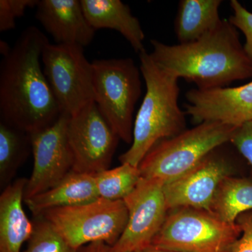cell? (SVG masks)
<instances>
[{
    "mask_svg": "<svg viewBox=\"0 0 252 252\" xmlns=\"http://www.w3.org/2000/svg\"><path fill=\"white\" fill-rule=\"evenodd\" d=\"M48 42L39 28H28L0 64L1 122L29 134L51 126L62 114L41 66Z\"/></svg>",
    "mask_w": 252,
    "mask_h": 252,
    "instance_id": "cell-1",
    "label": "cell"
},
{
    "mask_svg": "<svg viewBox=\"0 0 252 252\" xmlns=\"http://www.w3.org/2000/svg\"><path fill=\"white\" fill-rule=\"evenodd\" d=\"M154 63L177 79L193 83L199 90L226 87L252 77V61L247 56L238 29L222 19L213 30L188 44L168 45L151 40Z\"/></svg>",
    "mask_w": 252,
    "mask_h": 252,
    "instance_id": "cell-2",
    "label": "cell"
},
{
    "mask_svg": "<svg viewBox=\"0 0 252 252\" xmlns=\"http://www.w3.org/2000/svg\"><path fill=\"white\" fill-rule=\"evenodd\" d=\"M139 56L147 91L134 122L131 147L119 157L122 163L135 167L158 142L187 130L186 112L179 106V79L158 67L146 50Z\"/></svg>",
    "mask_w": 252,
    "mask_h": 252,
    "instance_id": "cell-3",
    "label": "cell"
},
{
    "mask_svg": "<svg viewBox=\"0 0 252 252\" xmlns=\"http://www.w3.org/2000/svg\"><path fill=\"white\" fill-rule=\"evenodd\" d=\"M234 127L217 122H205L152 147L140 165L143 178L157 179L164 185L187 173L210 152L229 142Z\"/></svg>",
    "mask_w": 252,
    "mask_h": 252,
    "instance_id": "cell-4",
    "label": "cell"
},
{
    "mask_svg": "<svg viewBox=\"0 0 252 252\" xmlns=\"http://www.w3.org/2000/svg\"><path fill=\"white\" fill-rule=\"evenodd\" d=\"M94 102L119 139L130 144L133 114L142 94L140 69L130 58L92 63Z\"/></svg>",
    "mask_w": 252,
    "mask_h": 252,
    "instance_id": "cell-5",
    "label": "cell"
},
{
    "mask_svg": "<svg viewBox=\"0 0 252 252\" xmlns=\"http://www.w3.org/2000/svg\"><path fill=\"white\" fill-rule=\"evenodd\" d=\"M242 234L206 210L180 207L169 210L152 245L178 252H230Z\"/></svg>",
    "mask_w": 252,
    "mask_h": 252,
    "instance_id": "cell-6",
    "label": "cell"
},
{
    "mask_svg": "<svg viewBox=\"0 0 252 252\" xmlns=\"http://www.w3.org/2000/svg\"><path fill=\"white\" fill-rule=\"evenodd\" d=\"M40 216L77 250L97 242L114 246L125 230L128 212L124 200L99 198L82 205L52 209Z\"/></svg>",
    "mask_w": 252,
    "mask_h": 252,
    "instance_id": "cell-7",
    "label": "cell"
},
{
    "mask_svg": "<svg viewBox=\"0 0 252 252\" xmlns=\"http://www.w3.org/2000/svg\"><path fill=\"white\" fill-rule=\"evenodd\" d=\"M41 62L62 114L72 117L94 102L92 63L86 59L84 47L49 41Z\"/></svg>",
    "mask_w": 252,
    "mask_h": 252,
    "instance_id": "cell-8",
    "label": "cell"
},
{
    "mask_svg": "<svg viewBox=\"0 0 252 252\" xmlns=\"http://www.w3.org/2000/svg\"><path fill=\"white\" fill-rule=\"evenodd\" d=\"M67 138L72 170L94 175L108 170L119 140L94 102L69 117Z\"/></svg>",
    "mask_w": 252,
    "mask_h": 252,
    "instance_id": "cell-9",
    "label": "cell"
},
{
    "mask_svg": "<svg viewBox=\"0 0 252 252\" xmlns=\"http://www.w3.org/2000/svg\"><path fill=\"white\" fill-rule=\"evenodd\" d=\"M69 117L61 114L51 126L30 134L34 167L28 180L24 200L52 188L73 170L74 158L67 138Z\"/></svg>",
    "mask_w": 252,
    "mask_h": 252,
    "instance_id": "cell-10",
    "label": "cell"
},
{
    "mask_svg": "<svg viewBox=\"0 0 252 252\" xmlns=\"http://www.w3.org/2000/svg\"><path fill=\"white\" fill-rule=\"evenodd\" d=\"M164 184L157 179L142 177L124 201L128 212L125 230L112 246L116 252H135L152 245L168 212Z\"/></svg>",
    "mask_w": 252,
    "mask_h": 252,
    "instance_id": "cell-11",
    "label": "cell"
},
{
    "mask_svg": "<svg viewBox=\"0 0 252 252\" xmlns=\"http://www.w3.org/2000/svg\"><path fill=\"white\" fill-rule=\"evenodd\" d=\"M222 146L214 149L187 173L164 185L168 211L190 207L210 212L220 184L233 171L230 159L221 151Z\"/></svg>",
    "mask_w": 252,
    "mask_h": 252,
    "instance_id": "cell-12",
    "label": "cell"
},
{
    "mask_svg": "<svg viewBox=\"0 0 252 252\" xmlns=\"http://www.w3.org/2000/svg\"><path fill=\"white\" fill-rule=\"evenodd\" d=\"M186 99V114L195 124L217 122L239 127L252 122V81L238 87L193 89Z\"/></svg>",
    "mask_w": 252,
    "mask_h": 252,
    "instance_id": "cell-13",
    "label": "cell"
},
{
    "mask_svg": "<svg viewBox=\"0 0 252 252\" xmlns=\"http://www.w3.org/2000/svg\"><path fill=\"white\" fill-rule=\"evenodd\" d=\"M36 8V19L56 44L84 47L92 42L95 31L88 22L81 1L39 0Z\"/></svg>",
    "mask_w": 252,
    "mask_h": 252,
    "instance_id": "cell-14",
    "label": "cell"
},
{
    "mask_svg": "<svg viewBox=\"0 0 252 252\" xmlns=\"http://www.w3.org/2000/svg\"><path fill=\"white\" fill-rule=\"evenodd\" d=\"M27 183V179H18L7 186L0 196V252H20L32 234L34 223L23 207Z\"/></svg>",
    "mask_w": 252,
    "mask_h": 252,
    "instance_id": "cell-15",
    "label": "cell"
},
{
    "mask_svg": "<svg viewBox=\"0 0 252 252\" xmlns=\"http://www.w3.org/2000/svg\"><path fill=\"white\" fill-rule=\"evenodd\" d=\"M86 19L94 31L112 29L119 32L140 54L145 51V34L130 7L120 0H81Z\"/></svg>",
    "mask_w": 252,
    "mask_h": 252,
    "instance_id": "cell-16",
    "label": "cell"
},
{
    "mask_svg": "<svg viewBox=\"0 0 252 252\" xmlns=\"http://www.w3.org/2000/svg\"><path fill=\"white\" fill-rule=\"evenodd\" d=\"M98 198L94 175L72 170L52 188L24 201L36 217L52 209L82 205Z\"/></svg>",
    "mask_w": 252,
    "mask_h": 252,
    "instance_id": "cell-17",
    "label": "cell"
},
{
    "mask_svg": "<svg viewBox=\"0 0 252 252\" xmlns=\"http://www.w3.org/2000/svg\"><path fill=\"white\" fill-rule=\"evenodd\" d=\"M221 0H180L175 19L179 44L200 39L220 24L219 9Z\"/></svg>",
    "mask_w": 252,
    "mask_h": 252,
    "instance_id": "cell-18",
    "label": "cell"
},
{
    "mask_svg": "<svg viewBox=\"0 0 252 252\" xmlns=\"http://www.w3.org/2000/svg\"><path fill=\"white\" fill-rule=\"evenodd\" d=\"M252 210V181L225 177L217 190L210 213L227 223H235L240 215Z\"/></svg>",
    "mask_w": 252,
    "mask_h": 252,
    "instance_id": "cell-19",
    "label": "cell"
},
{
    "mask_svg": "<svg viewBox=\"0 0 252 252\" xmlns=\"http://www.w3.org/2000/svg\"><path fill=\"white\" fill-rule=\"evenodd\" d=\"M32 150L31 135L0 122V182H9Z\"/></svg>",
    "mask_w": 252,
    "mask_h": 252,
    "instance_id": "cell-20",
    "label": "cell"
},
{
    "mask_svg": "<svg viewBox=\"0 0 252 252\" xmlns=\"http://www.w3.org/2000/svg\"><path fill=\"white\" fill-rule=\"evenodd\" d=\"M141 178L139 167L128 163L94 175L99 198L109 200H124L132 193Z\"/></svg>",
    "mask_w": 252,
    "mask_h": 252,
    "instance_id": "cell-21",
    "label": "cell"
},
{
    "mask_svg": "<svg viewBox=\"0 0 252 252\" xmlns=\"http://www.w3.org/2000/svg\"><path fill=\"white\" fill-rule=\"evenodd\" d=\"M58 233L49 222L39 216L34 222V230L23 252H77Z\"/></svg>",
    "mask_w": 252,
    "mask_h": 252,
    "instance_id": "cell-22",
    "label": "cell"
},
{
    "mask_svg": "<svg viewBox=\"0 0 252 252\" xmlns=\"http://www.w3.org/2000/svg\"><path fill=\"white\" fill-rule=\"evenodd\" d=\"M39 0H1L0 1V32L16 28V21L22 17L28 8L36 7Z\"/></svg>",
    "mask_w": 252,
    "mask_h": 252,
    "instance_id": "cell-23",
    "label": "cell"
},
{
    "mask_svg": "<svg viewBox=\"0 0 252 252\" xmlns=\"http://www.w3.org/2000/svg\"><path fill=\"white\" fill-rule=\"evenodd\" d=\"M230 4L233 15L230 16L228 21L243 33L246 39L244 50L252 61V13L237 0H231Z\"/></svg>",
    "mask_w": 252,
    "mask_h": 252,
    "instance_id": "cell-24",
    "label": "cell"
},
{
    "mask_svg": "<svg viewBox=\"0 0 252 252\" xmlns=\"http://www.w3.org/2000/svg\"><path fill=\"white\" fill-rule=\"evenodd\" d=\"M229 142L248 162L252 170V122L237 127Z\"/></svg>",
    "mask_w": 252,
    "mask_h": 252,
    "instance_id": "cell-25",
    "label": "cell"
},
{
    "mask_svg": "<svg viewBox=\"0 0 252 252\" xmlns=\"http://www.w3.org/2000/svg\"><path fill=\"white\" fill-rule=\"evenodd\" d=\"M236 223L241 228L242 234L230 252H252V210L240 215Z\"/></svg>",
    "mask_w": 252,
    "mask_h": 252,
    "instance_id": "cell-26",
    "label": "cell"
},
{
    "mask_svg": "<svg viewBox=\"0 0 252 252\" xmlns=\"http://www.w3.org/2000/svg\"><path fill=\"white\" fill-rule=\"evenodd\" d=\"M77 252H116L112 246L102 242L92 243L78 249Z\"/></svg>",
    "mask_w": 252,
    "mask_h": 252,
    "instance_id": "cell-27",
    "label": "cell"
},
{
    "mask_svg": "<svg viewBox=\"0 0 252 252\" xmlns=\"http://www.w3.org/2000/svg\"><path fill=\"white\" fill-rule=\"evenodd\" d=\"M135 252H178L173 251V250H167V249H163L158 248V247L154 246V245H150L146 248L141 249V250H137Z\"/></svg>",
    "mask_w": 252,
    "mask_h": 252,
    "instance_id": "cell-28",
    "label": "cell"
},
{
    "mask_svg": "<svg viewBox=\"0 0 252 252\" xmlns=\"http://www.w3.org/2000/svg\"><path fill=\"white\" fill-rule=\"evenodd\" d=\"M11 49V48L9 47V44L6 41H0V53H1V55H3V56H5L9 54Z\"/></svg>",
    "mask_w": 252,
    "mask_h": 252,
    "instance_id": "cell-29",
    "label": "cell"
}]
</instances>
